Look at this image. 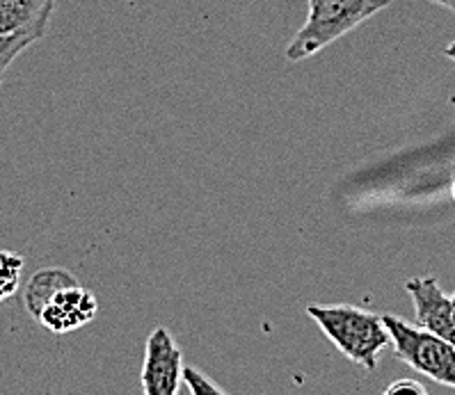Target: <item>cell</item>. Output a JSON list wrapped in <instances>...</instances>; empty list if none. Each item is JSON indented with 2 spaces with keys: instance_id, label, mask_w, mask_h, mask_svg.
Here are the masks:
<instances>
[{
  "instance_id": "cell-10",
  "label": "cell",
  "mask_w": 455,
  "mask_h": 395,
  "mask_svg": "<svg viewBox=\"0 0 455 395\" xmlns=\"http://www.w3.org/2000/svg\"><path fill=\"white\" fill-rule=\"evenodd\" d=\"M183 384L188 386L190 395H227L215 382H211L206 375L195 368L183 370Z\"/></svg>"
},
{
  "instance_id": "cell-2",
  "label": "cell",
  "mask_w": 455,
  "mask_h": 395,
  "mask_svg": "<svg viewBox=\"0 0 455 395\" xmlns=\"http://www.w3.org/2000/svg\"><path fill=\"white\" fill-rule=\"evenodd\" d=\"M309 7V19L286 49L291 62L316 55L380 12L375 0H314Z\"/></svg>"
},
{
  "instance_id": "cell-15",
  "label": "cell",
  "mask_w": 455,
  "mask_h": 395,
  "mask_svg": "<svg viewBox=\"0 0 455 395\" xmlns=\"http://www.w3.org/2000/svg\"><path fill=\"white\" fill-rule=\"evenodd\" d=\"M453 201H455V181H453Z\"/></svg>"
},
{
  "instance_id": "cell-14",
  "label": "cell",
  "mask_w": 455,
  "mask_h": 395,
  "mask_svg": "<svg viewBox=\"0 0 455 395\" xmlns=\"http://www.w3.org/2000/svg\"><path fill=\"white\" fill-rule=\"evenodd\" d=\"M375 3H378V7H380V10H382V7H387V5H389L391 0H375Z\"/></svg>"
},
{
  "instance_id": "cell-1",
  "label": "cell",
  "mask_w": 455,
  "mask_h": 395,
  "mask_svg": "<svg viewBox=\"0 0 455 395\" xmlns=\"http://www.w3.org/2000/svg\"><path fill=\"white\" fill-rule=\"evenodd\" d=\"M307 313L350 361L366 370L378 368V357L387 345H391L389 329L382 315L371 311L350 304H309Z\"/></svg>"
},
{
  "instance_id": "cell-12",
  "label": "cell",
  "mask_w": 455,
  "mask_h": 395,
  "mask_svg": "<svg viewBox=\"0 0 455 395\" xmlns=\"http://www.w3.org/2000/svg\"><path fill=\"white\" fill-rule=\"evenodd\" d=\"M433 3H437V5H442V7H446V10L455 12V0H433Z\"/></svg>"
},
{
  "instance_id": "cell-17",
  "label": "cell",
  "mask_w": 455,
  "mask_h": 395,
  "mask_svg": "<svg viewBox=\"0 0 455 395\" xmlns=\"http://www.w3.org/2000/svg\"><path fill=\"white\" fill-rule=\"evenodd\" d=\"M311 3H314V0H309V5H311Z\"/></svg>"
},
{
  "instance_id": "cell-4",
  "label": "cell",
  "mask_w": 455,
  "mask_h": 395,
  "mask_svg": "<svg viewBox=\"0 0 455 395\" xmlns=\"http://www.w3.org/2000/svg\"><path fill=\"white\" fill-rule=\"evenodd\" d=\"M55 0H0V83L30 43L44 39Z\"/></svg>"
},
{
  "instance_id": "cell-11",
  "label": "cell",
  "mask_w": 455,
  "mask_h": 395,
  "mask_svg": "<svg viewBox=\"0 0 455 395\" xmlns=\"http://www.w3.org/2000/svg\"><path fill=\"white\" fill-rule=\"evenodd\" d=\"M382 395H428L426 386L417 379H396V382H391L389 386L385 389Z\"/></svg>"
},
{
  "instance_id": "cell-7",
  "label": "cell",
  "mask_w": 455,
  "mask_h": 395,
  "mask_svg": "<svg viewBox=\"0 0 455 395\" xmlns=\"http://www.w3.org/2000/svg\"><path fill=\"white\" fill-rule=\"evenodd\" d=\"M97 297L87 288H83L81 283H76V286L60 290L49 304L44 306L37 322L51 334H69V331L90 325L97 318Z\"/></svg>"
},
{
  "instance_id": "cell-3",
  "label": "cell",
  "mask_w": 455,
  "mask_h": 395,
  "mask_svg": "<svg viewBox=\"0 0 455 395\" xmlns=\"http://www.w3.org/2000/svg\"><path fill=\"white\" fill-rule=\"evenodd\" d=\"M396 357L435 384L455 389V345L433 336L398 315H382Z\"/></svg>"
},
{
  "instance_id": "cell-8",
  "label": "cell",
  "mask_w": 455,
  "mask_h": 395,
  "mask_svg": "<svg viewBox=\"0 0 455 395\" xmlns=\"http://www.w3.org/2000/svg\"><path fill=\"white\" fill-rule=\"evenodd\" d=\"M76 283H78V279L67 273L65 267H46V270L35 273L33 277L28 279L26 288H23V304H26L28 313L37 320L44 306L49 304L60 290L76 286Z\"/></svg>"
},
{
  "instance_id": "cell-6",
  "label": "cell",
  "mask_w": 455,
  "mask_h": 395,
  "mask_svg": "<svg viewBox=\"0 0 455 395\" xmlns=\"http://www.w3.org/2000/svg\"><path fill=\"white\" fill-rule=\"evenodd\" d=\"M407 293L412 295L414 318L417 327L426 329L433 336L455 345V306L446 297L442 286L435 277L410 279L405 283Z\"/></svg>"
},
{
  "instance_id": "cell-5",
  "label": "cell",
  "mask_w": 455,
  "mask_h": 395,
  "mask_svg": "<svg viewBox=\"0 0 455 395\" xmlns=\"http://www.w3.org/2000/svg\"><path fill=\"white\" fill-rule=\"evenodd\" d=\"M183 354L165 327H156L147 338L142 363L145 395H179L183 382Z\"/></svg>"
},
{
  "instance_id": "cell-9",
  "label": "cell",
  "mask_w": 455,
  "mask_h": 395,
  "mask_svg": "<svg viewBox=\"0 0 455 395\" xmlns=\"http://www.w3.org/2000/svg\"><path fill=\"white\" fill-rule=\"evenodd\" d=\"M23 265H26L23 257H19L14 251L0 249V304L14 297L17 290L21 288Z\"/></svg>"
},
{
  "instance_id": "cell-16",
  "label": "cell",
  "mask_w": 455,
  "mask_h": 395,
  "mask_svg": "<svg viewBox=\"0 0 455 395\" xmlns=\"http://www.w3.org/2000/svg\"><path fill=\"white\" fill-rule=\"evenodd\" d=\"M451 302H453V306H455V293H453V297H451Z\"/></svg>"
},
{
  "instance_id": "cell-13",
  "label": "cell",
  "mask_w": 455,
  "mask_h": 395,
  "mask_svg": "<svg viewBox=\"0 0 455 395\" xmlns=\"http://www.w3.org/2000/svg\"><path fill=\"white\" fill-rule=\"evenodd\" d=\"M446 55H449L451 59H455V42L453 43H449V46H446V51H444Z\"/></svg>"
}]
</instances>
